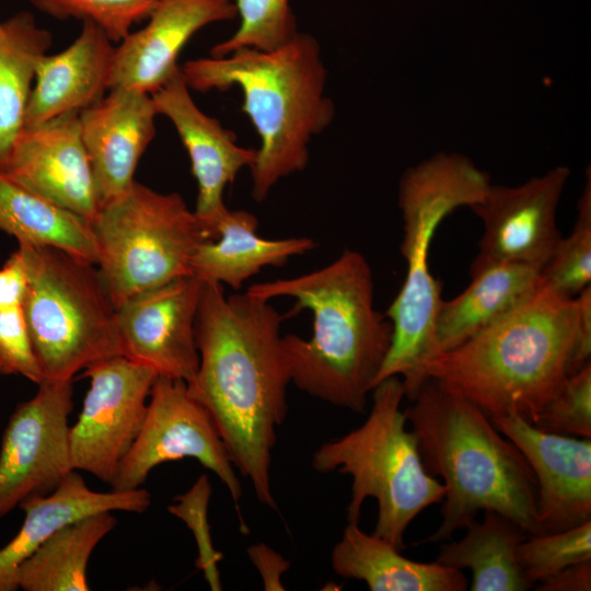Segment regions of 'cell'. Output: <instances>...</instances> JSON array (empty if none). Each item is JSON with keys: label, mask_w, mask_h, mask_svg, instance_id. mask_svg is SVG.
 <instances>
[{"label": "cell", "mask_w": 591, "mask_h": 591, "mask_svg": "<svg viewBox=\"0 0 591 591\" xmlns=\"http://www.w3.org/2000/svg\"><path fill=\"white\" fill-rule=\"evenodd\" d=\"M234 4L239 26L210 49V56L223 57L241 48L274 50L299 34L290 0H234Z\"/></svg>", "instance_id": "29"}, {"label": "cell", "mask_w": 591, "mask_h": 591, "mask_svg": "<svg viewBox=\"0 0 591 591\" xmlns=\"http://www.w3.org/2000/svg\"><path fill=\"white\" fill-rule=\"evenodd\" d=\"M331 564L338 576L361 580L371 591H464L467 587L461 570L409 559L356 522L346 525L332 551Z\"/></svg>", "instance_id": "23"}, {"label": "cell", "mask_w": 591, "mask_h": 591, "mask_svg": "<svg viewBox=\"0 0 591 591\" xmlns=\"http://www.w3.org/2000/svg\"><path fill=\"white\" fill-rule=\"evenodd\" d=\"M0 30H1V22H0Z\"/></svg>", "instance_id": "40"}, {"label": "cell", "mask_w": 591, "mask_h": 591, "mask_svg": "<svg viewBox=\"0 0 591 591\" xmlns=\"http://www.w3.org/2000/svg\"><path fill=\"white\" fill-rule=\"evenodd\" d=\"M185 457L215 473L237 503L241 484L211 416L189 394L185 381L158 374L141 428L119 463L111 489L140 488L154 467Z\"/></svg>", "instance_id": "10"}, {"label": "cell", "mask_w": 591, "mask_h": 591, "mask_svg": "<svg viewBox=\"0 0 591 591\" xmlns=\"http://www.w3.org/2000/svg\"><path fill=\"white\" fill-rule=\"evenodd\" d=\"M0 172L90 223L100 210L78 113L25 128Z\"/></svg>", "instance_id": "16"}, {"label": "cell", "mask_w": 591, "mask_h": 591, "mask_svg": "<svg viewBox=\"0 0 591 591\" xmlns=\"http://www.w3.org/2000/svg\"><path fill=\"white\" fill-rule=\"evenodd\" d=\"M533 425L552 432L591 438V362L565 378Z\"/></svg>", "instance_id": "33"}, {"label": "cell", "mask_w": 591, "mask_h": 591, "mask_svg": "<svg viewBox=\"0 0 591 591\" xmlns=\"http://www.w3.org/2000/svg\"><path fill=\"white\" fill-rule=\"evenodd\" d=\"M366 421L341 438L322 444L312 456L320 473L337 471L352 478L347 521L359 523L366 499L378 502L373 534L402 551L412 521L442 501L444 486L425 467L415 433L402 409L399 376L378 383Z\"/></svg>", "instance_id": "7"}, {"label": "cell", "mask_w": 591, "mask_h": 591, "mask_svg": "<svg viewBox=\"0 0 591 591\" xmlns=\"http://www.w3.org/2000/svg\"><path fill=\"white\" fill-rule=\"evenodd\" d=\"M404 413L426 470L444 486L442 521L426 542L439 543L493 510L529 536L543 534L537 486L521 451L470 401L426 378Z\"/></svg>", "instance_id": "3"}, {"label": "cell", "mask_w": 591, "mask_h": 591, "mask_svg": "<svg viewBox=\"0 0 591 591\" xmlns=\"http://www.w3.org/2000/svg\"><path fill=\"white\" fill-rule=\"evenodd\" d=\"M151 503L148 490L137 488L101 493L88 487L78 471L70 472L50 494L23 501V523L0 548V591H15L18 569L49 536L82 518L105 512H144Z\"/></svg>", "instance_id": "21"}, {"label": "cell", "mask_w": 591, "mask_h": 591, "mask_svg": "<svg viewBox=\"0 0 591 591\" xmlns=\"http://www.w3.org/2000/svg\"><path fill=\"white\" fill-rule=\"evenodd\" d=\"M38 11L57 20L90 21L113 43L123 40L132 26L148 19L159 0H28Z\"/></svg>", "instance_id": "32"}, {"label": "cell", "mask_w": 591, "mask_h": 591, "mask_svg": "<svg viewBox=\"0 0 591 591\" xmlns=\"http://www.w3.org/2000/svg\"><path fill=\"white\" fill-rule=\"evenodd\" d=\"M84 371L90 379L77 422L70 427L74 471L109 485L143 422L158 373L125 356L99 361Z\"/></svg>", "instance_id": "12"}, {"label": "cell", "mask_w": 591, "mask_h": 591, "mask_svg": "<svg viewBox=\"0 0 591 591\" xmlns=\"http://www.w3.org/2000/svg\"><path fill=\"white\" fill-rule=\"evenodd\" d=\"M569 175L559 165L519 186L490 185L483 200L470 207L484 224L470 270L499 262L543 269L561 239L556 210Z\"/></svg>", "instance_id": "13"}, {"label": "cell", "mask_w": 591, "mask_h": 591, "mask_svg": "<svg viewBox=\"0 0 591 591\" xmlns=\"http://www.w3.org/2000/svg\"><path fill=\"white\" fill-rule=\"evenodd\" d=\"M109 512L69 523L49 536L18 569L25 591H88L86 569L97 544L116 526Z\"/></svg>", "instance_id": "28"}, {"label": "cell", "mask_w": 591, "mask_h": 591, "mask_svg": "<svg viewBox=\"0 0 591 591\" xmlns=\"http://www.w3.org/2000/svg\"><path fill=\"white\" fill-rule=\"evenodd\" d=\"M0 374L21 375L36 384L45 379L23 306L0 311Z\"/></svg>", "instance_id": "35"}, {"label": "cell", "mask_w": 591, "mask_h": 591, "mask_svg": "<svg viewBox=\"0 0 591 591\" xmlns=\"http://www.w3.org/2000/svg\"><path fill=\"white\" fill-rule=\"evenodd\" d=\"M464 537L440 546L437 563L457 570L470 569L472 591H524L532 584L524 577L517 547L529 535L511 519L493 510L482 521L473 520Z\"/></svg>", "instance_id": "25"}, {"label": "cell", "mask_w": 591, "mask_h": 591, "mask_svg": "<svg viewBox=\"0 0 591 591\" xmlns=\"http://www.w3.org/2000/svg\"><path fill=\"white\" fill-rule=\"evenodd\" d=\"M9 418L0 448V519L23 501L53 493L74 471L69 416L72 379H44Z\"/></svg>", "instance_id": "11"}, {"label": "cell", "mask_w": 591, "mask_h": 591, "mask_svg": "<svg viewBox=\"0 0 591 591\" xmlns=\"http://www.w3.org/2000/svg\"><path fill=\"white\" fill-rule=\"evenodd\" d=\"M537 591H590L591 560L569 565L537 582Z\"/></svg>", "instance_id": "38"}, {"label": "cell", "mask_w": 591, "mask_h": 591, "mask_svg": "<svg viewBox=\"0 0 591 591\" xmlns=\"http://www.w3.org/2000/svg\"><path fill=\"white\" fill-rule=\"evenodd\" d=\"M576 298L544 282L511 312L456 347L428 359L421 375L460 394L489 418L534 424L572 374Z\"/></svg>", "instance_id": "4"}, {"label": "cell", "mask_w": 591, "mask_h": 591, "mask_svg": "<svg viewBox=\"0 0 591 591\" xmlns=\"http://www.w3.org/2000/svg\"><path fill=\"white\" fill-rule=\"evenodd\" d=\"M158 115L174 126L185 147L197 183L195 213L215 232V225L228 210L223 193L244 167H251L256 149L237 143L236 136L194 102L179 69L151 94Z\"/></svg>", "instance_id": "17"}, {"label": "cell", "mask_w": 591, "mask_h": 591, "mask_svg": "<svg viewBox=\"0 0 591 591\" xmlns=\"http://www.w3.org/2000/svg\"><path fill=\"white\" fill-rule=\"evenodd\" d=\"M19 250L28 274L23 311L44 378L70 380L124 356L117 308L97 266L51 246Z\"/></svg>", "instance_id": "8"}, {"label": "cell", "mask_w": 591, "mask_h": 591, "mask_svg": "<svg viewBox=\"0 0 591 591\" xmlns=\"http://www.w3.org/2000/svg\"><path fill=\"white\" fill-rule=\"evenodd\" d=\"M190 90L224 92L237 86L242 111L259 138L251 170V194L264 201L275 185L304 170L309 144L333 121L327 72L317 39L299 34L274 50L241 48L223 57L192 59L181 66Z\"/></svg>", "instance_id": "5"}, {"label": "cell", "mask_w": 591, "mask_h": 591, "mask_svg": "<svg viewBox=\"0 0 591 591\" xmlns=\"http://www.w3.org/2000/svg\"><path fill=\"white\" fill-rule=\"evenodd\" d=\"M524 455L537 486L544 533L591 520V439L541 429L519 416L490 418Z\"/></svg>", "instance_id": "15"}, {"label": "cell", "mask_w": 591, "mask_h": 591, "mask_svg": "<svg viewBox=\"0 0 591 591\" xmlns=\"http://www.w3.org/2000/svg\"><path fill=\"white\" fill-rule=\"evenodd\" d=\"M27 289V268L18 248L0 267V311L23 306Z\"/></svg>", "instance_id": "36"}, {"label": "cell", "mask_w": 591, "mask_h": 591, "mask_svg": "<svg viewBox=\"0 0 591 591\" xmlns=\"http://www.w3.org/2000/svg\"><path fill=\"white\" fill-rule=\"evenodd\" d=\"M490 185L489 175L459 153H437L402 175L401 252L407 271L385 313L393 325V338L374 386L386 378L399 376L405 396L409 397L422 383L421 367L431 354L434 322L442 302V285L429 268L432 237L447 216L460 207L480 202Z\"/></svg>", "instance_id": "6"}, {"label": "cell", "mask_w": 591, "mask_h": 591, "mask_svg": "<svg viewBox=\"0 0 591 591\" xmlns=\"http://www.w3.org/2000/svg\"><path fill=\"white\" fill-rule=\"evenodd\" d=\"M53 36L34 15L20 11L0 30V169L25 128L36 67L48 53Z\"/></svg>", "instance_id": "26"}, {"label": "cell", "mask_w": 591, "mask_h": 591, "mask_svg": "<svg viewBox=\"0 0 591 591\" xmlns=\"http://www.w3.org/2000/svg\"><path fill=\"white\" fill-rule=\"evenodd\" d=\"M517 559L532 586L569 565L591 560V520L564 531L528 536L517 547Z\"/></svg>", "instance_id": "31"}, {"label": "cell", "mask_w": 591, "mask_h": 591, "mask_svg": "<svg viewBox=\"0 0 591 591\" xmlns=\"http://www.w3.org/2000/svg\"><path fill=\"white\" fill-rule=\"evenodd\" d=\"M108 91L79 113L100 207L136 182L134 175L155 136L158 116L151 94L130 88Z\"/></svg>", "instance_id": "19"}, {"label": "cell", "mask_w": 591, "mask_h": 591, "mask_svg": "<svg viewBox=\"0 0 591 591\" xmlns=\"http://www.w3.org/2000/svg\"><path fill=\"white\" fill-rule=\"evenodd\" d=\"M470 271L472 280L467 288L440 304L428 359L495 323L545 282L542 269L524 263L499 262Z\"/></svg>", "instance_id": "22"}, {"label": "cell", "mask_w": 591, "mask_h": 591, "mask_svg": "<svg viewBox=\"0 0 591 591\" xmlns=\"http://www.w3.org/2000/svg\"><path fill=\"white\" fill-rule=\"evenodd\" d=\"M578 316L575 332L572 373L590 362L591 356V287L577 297Z\"/></svg>", "instance_id": "37"}, {"label": "cell", "mask_w": 591, "mask_h": 591, "mask_svg": "<svg viewBox=\"0 0 591 591\" xmlns=\"http://www.w3.org/2000/svg\"><path fill=\"white\" fill-rule=\"evenodd\" d=\"M202 286L187 275L124 301L117 308L124 356L159 375L192 381L199 364L196 321Z\"/></svg>", "instance_id": "14"}, {"label": "cell", "mask_w": 591, "mask_h": 591, "mask_svg": "<svg viewBox=\"0 0 591 591\" xmlns=\"http://www.w3.org/2000/svg\"><path fill=\"white\" fill-rule=\"evenodd\" d=\"M577 218L569 236L559 240L542 269L545 282L557 293L576 298L591 281V178L577 206Z\"/></svg>", "instance_id": "30"}, {"label": "cell", "mask_w": 591, "mask_h": 591, "mask_svg": "<svg viewBox=\"0 0 591 591\" xmlns=\"http://www.w3.org/2000/svg\"><path fill=\"white\" fill-rule=\"evenodd\" d=\"M0 230L19 244L51 246L96 265L91 223L25 189L0 172Z\"/></svg>", "instance_id": "27"}, {"label": "cell", "mask_w": 591, "mask_h": 591, "mask_svg": "<svg viewBox=\"0 0 591 591\" xmlns=\"http://www.w3.org/2000/svg\"><path fill=\"white\" fill-rule=\"evenodd\" d=\"M283 317L269 300L247 292L224 296L222 285L204 281L196 321L199 364L186 383L211 416L234 467L271 509V453L291 382Z\"/></svg>", "instance_id": "1"}, {"label": "cell", "mask_w": 591, "mask_h": 591, "mask_svg": "<svg viewBox=\"0 0 591 591\" xmlns=\"http://www.w3.org/2000/svg\"><path fill=\"white\" fill-rule=\"evenodd\" d=\"M114 44L101 27L83 21L80 34L67 48L44 55L36 67L25 128L79 114L101 100L109 90Z\"/></svg>", "instance_id": "20"}, {"label": "cell", "mask_w": 591, "mask_h": 591, "mask_svg": "<svg viewBox=\"0 0 591 591\" xmlns=\"http://www.w3.org/2000/svg\"><path fill=\"white\" fill-rule=\"evenodd\" d=\"M247 554L263 578L265 590H285L280 576L289 568L286 559L263 543L251 546Z\"/></svg>", "instance_id": "39"}, {"label": "cell", "mask_w": 591, "mask_h": 591, "mask_svg": "<svg viewBox=\"0 0 591 591\" xmlns=\"http://www.w3.org/2000/svg\"><path fill=\"white\" fill-rule=\"evenodd\" d=\"M258 220L246 210H227L215 225L217 239L202 243L192 260V275L237 290L264 267L282 266L314 250L306 236L268 240L257 234Z\"/></svg>", "instance_id": "24"}, {"label": "cell", "mask_w": 591, "mask_h": 591, "mask_svg": "<svg viewBox=\"0 0 591 591\" xmlns=\"http://www.w3.org/2000/svg\"><path fill=\"white\" fill-rule=\"evenodd\" d=\"M96 266L116 308L130 297L192 275L198 247L217 236L178 193L135 182L91 222Z\"/></svg>", "instance_id": "9"}, {"label": "cell", "mask_w": 591, "mask_h": 591, "mask_svg": "<svg viewBox=\"0 0 591 591\" xmlns=\"http://www.w3.org/2000/svg\"><path fill=\"white\" fill-rule=\"evenodd\" d=\"M211 486L206 474H202L193 487L176 498V503L169 511L182 519L194 533L198 546L196 566L204 571L211 590H220L218 561L222 555L216 552L210 538L207 518Z\"/></svg>", "instance_id": "34"}, {"label": "cell", "mask_w": 591, "mask_h": 591, "mask_svg": "<svg viewBox=\"0 0 591 591\" xmlns=\"http://www.w3.org/2000/svg\"><path fill=\"white\" fill-rule=\"evenodd\" d=\"M246 292L269 301L291 298L292 314L311 311L310 338L283 335L291 382L313 397L362 414L393 338L392 322L374 309L366 257L346 248L322 268L254 283Z\"/></svg>", "instance_id": "2"}, {"label": "cell", "mask_w": 591, "mask_h": 591, "mask_svg": "<svg viewBox=\"0 0 591 591\" xmlns=\"http://www.w3.org/2000/svg\"><path fill=\"white\" fill-rule=\"evenodd\" d=\"M235 18L234 0H159L146 25L118 43L109 89L152 94L179 69L177 58L199 30Z\"/></svg>", "instance_id": "18"}]
</instances>
